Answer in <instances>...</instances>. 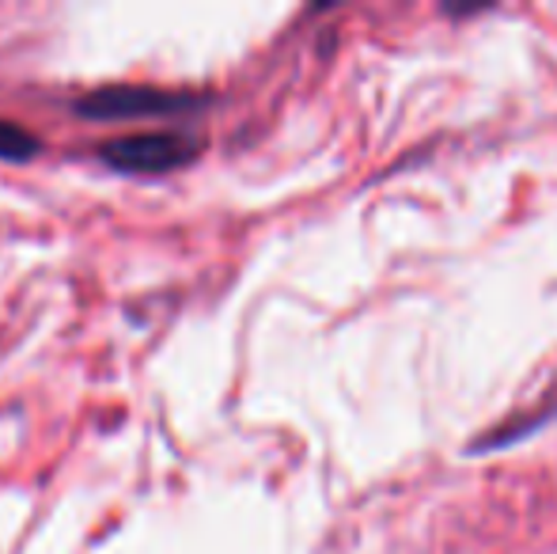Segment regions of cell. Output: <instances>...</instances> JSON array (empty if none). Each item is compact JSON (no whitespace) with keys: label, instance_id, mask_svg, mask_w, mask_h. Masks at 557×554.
Returning a JSON list of instances; mask_svg holds the SVG:
<instances>
[{"label":"cell","instance_id":"3957f363","mask_svg":"<svg viewBox=\"0 0 557 554\" xmlns=\"http://www.w3.org/2000/svg\"><path fill=\"white\" fill-rule=\"evenodd\" d=\"M38 152V137L23 126L0 122V160H30Z\"/></svg>","mask_w":557,"mask_h":554},{"label":"cell","instance_id":"6da1fadb","mask_svg":"<svg viewBox=\"0 0 557 554\" xmlns=\"http://www.w3.org/2000/svg\"><path fill=\"white\" fill-rule=\"evenodd\" d=\"M201 152V140L190 134H133L107 140L99 148V160L125 175H163L183 163H190Z\"/></svg>","mask_w":557,"mask_h":554},{"label":"cell","instance_id":"7a4b0ae2","mask_svg":"<svg viewBox=\"0 0 557 554\" xmlns=\"http://www.w3.org/2000/svg\"><path fill=\"white\" fill-rule=\"evenodd\" d=\"M198 96H178V91L163 88H99L91 96L76 99V114L96 122H114V119H140V114H175L198 107Z\"/></svg>","mask_w":557,"mask_h":554}]
</instances>
